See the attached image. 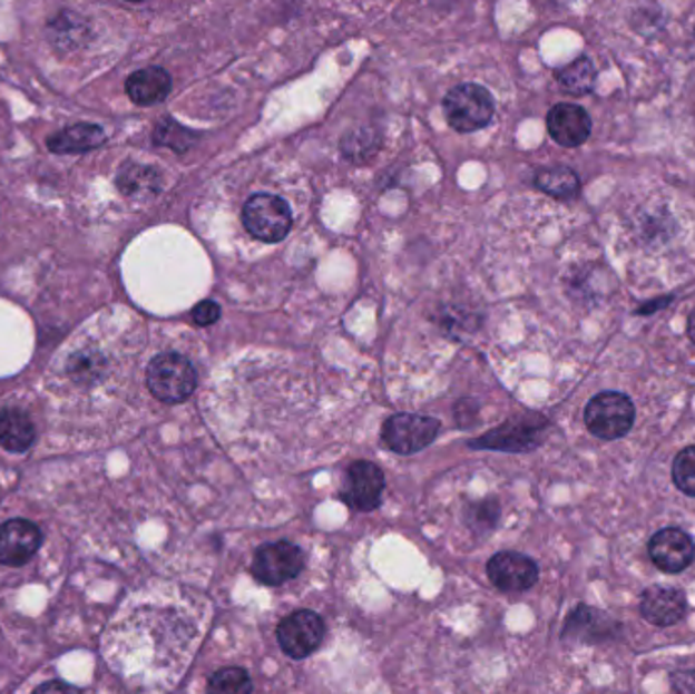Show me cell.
<instances>
[{
    "label": "cell",
    "instance_id": "5b68a950",
    "mask_svg": "<svg viewBox=\"0 0 695 694\" xmlns=\"http://www.w3.org/2000/svg\"><path fill=\"white\" fill-rule=\"evenodd\" d=\"M305 566V556L297 544L290 540L271 541L263 544L255 556L251 573L253 577L267 587H278L302 575Z\"/></svg>",
    "mask_w": 695,
    "mask_h": 694
},
{
    "label": "cell",
    "instance_id": "52a82bcc",
    "mask_svg": "<svg viewBox=\"0 0 695 694\" xmlns=\"http://www.w3.org/2000/svg\"><path fill=\"white\" fill-rule=\"evenodd\" d=\"M440 420L418 413H394L383 426V442L397 454H413L428 448L440 434Z\"/></svg>",
    "mask_w": 695,
    "mask_h": 694
},
{
    "label": "cell",
    "instance_id": "ffe728a7",
    "mask_svg": "<svg viewBox=\"0 0 695 694\" xmlns=\"http://www.w3.org/2000/svg\"><path fill=\"white\" fill-rule=\"evenodd\" d=\"M535 186L545 194L554 196V198L569 201V198L578 196L581 182L571 167L551 165V167H544L535 174Z\"/></svg>",
    "mask_w": 695,
    "mask_h": 694
},
{
    "label": "cell",
    "instance_id": "484cf974",
    "mask_svg": "<svg viewBox=\"0 0 695 694\" xmlns=\"http://www.w3.org/2000/svg\"><path fill=\"white\" fill-rule=\"evenodd\" d=\"M500 507L497 501L487 499V501H480L472 506V509L468 511V526L472 528V531H490L495 530L497 521H499Z\"/></svg>",
    "mask_w": 695,
    "mask_h": 694
},
{
    "label": "cell",
    "instance_id": "f546056e",
    "mask_svg": "<svg viewBox=\"0 0 695 694\" xmlns=\"http://www.w3.org/2000/svg\"><path fill=\"white\" fill-rule=\"evenodd\" d=\"M33 694H81L76 686L63 683V681H49V683L37 686Z\"/></svg>",
    "mask_w": 695,
    "mask_h": 694
},
{
    "label": "cell",
    "instance_id": "2e32d148",
    "mask_svg": "<svg viewBox=\"0 0 695 694\" xmlns=\"http://www.w3.org/2000/svg\"><path fill=\"white\" fill-rule=\"evenodd\" d=\"M169 92H172V76L157 66L135 71L127 80L128 98L140 107L159 105Z\"/></svg>",
    "mask_w": 695,
    "mask_h": 694
},
{
    "label": "cell",
    "instance_id": "7402d4cb",
    "mask_svg": "<svg viewBox=\"0 0 695 694\" xmlns=\"http://www.w3.org/2000/svg\"><path fill=\"white\" fill-rule=\"evenodd\" d=\"M204 694H253V681L241 666H226L209 676Z\"/></svg>",
    "mask_w": 695,
    "mask_h": 694
},
{
    "label": "cell",
    "instance_id": "3957f363",
    "mask_svg": "<svg viewBox=\"0 0 695 694\" xmlns=\"http://www.w3.org/2000/svg\"><path fill=\"white\" fill-rule=\"evenodd\" d=\"M446 120L458 133L484 129L495 117V102L487 88L478 84H460L443 98Z\"/></svg>",
    "mask_w": 695,
    "mask_h": 694
},
{
    "label": "cell",
    "instance_id": "cb8c5ba5",
    "mask_svg": "<svg viewBox=\"0 0 695 694\" xmlns=\"http://www.w3.org/2000/svg\"><path fill=\"white\" fill-rule=\"evenodd\" d=\"M88 33L84 27H81V19H78V14H71V12H61L58 14V19H53L49 25V36L53 39V43L59 48H70V46H78L81 43V36Z\"/></svg>",
    "mask_w": 695,
    "mask_h": 694
},
{
    "label": "cell",
    "instance_id": "e0dca14e",
    "mask_svg": "<svg viewBox=\"0 0 695 694\" xmlns=\"http://www.w3.org/2000/svg\"><path fill=\"white\" fill-rule=\"evenodd\" d=\"M106 141L105 130L92 123H80L59 130L47 139V147L53 154H84L100 147Z\"/></svg>",
    "mask_w": 695,
    "mask_h": 694
},
{
    "label": "cell",
    "instance_id": "d6a6232c",
    "mask_svg": "<svg viewBox=\"0 0 695 694\" xmlns=\"http://www.w3.org/2000/svg\"><path fill=\"white\" fill-rule=\"evenodd\" d=\"M694 39H695V27H694Z\"/></svg>",
    "mask_w": 695,
    "mask_h": 694
},
{
    "label": "cell",
    "instance_id": "d4e9b609",
    "mask_svg": "<svg viewBox=\"0 0 695 694\" xmlns=\"http://www.w3.org/2000/svg\"><path fill=\"white\" fill-rule=\"evenodd\" d=\"M673 481L682 493L695 497V447H687L675 457Z\"/></svg>",
    "mask_w": 695,
    "mask_h": 694
},
{
    "label": "cell",
    "instance_id": "9a60e30c",
    "mask_svg": "<svg viewBox=\"0 0 695 694\" xmlns=\"http://www.w3.org/2000/svg\"><path fill=\"white\" fill-rule=\"evenodd\" d=\"M616 627L618 625L606 613L591 609L588 605H578L574 612L569 613L561 637L566 642L594 644V642H604L615 636Z\"/></svg>",
    "mask_w": 695,
    "mask_h": 694
},
{
    "label": "cell",
    "instance_id": "83f0119b",
    "mask_svg": "<svg viewBox=\"0 0 695 694\" xmlns=\"http://www.w3.org/2000/svg\"><path fill=\"white\" fill-rule=\"evenodd\" d=\"M96 359H100V356H86V354H80V356H76L74 359V363H71V373L76 379H81L84 375H96L98 373V369H96Z\"/></svg>",
    "mask_w": 695,
    "mask_h": 694
},
{
    "label": "cell",
    "instance_id": "6da1fadb",
    "mask_svg": "<svg viewBox=\"0 0 695 694\" xmlns=\"http://www.w3.org/2000/svg\"><path fill=\"white\" fill-rule=\"evenodd\" d=\"M147 388L163 403H182L196 391V369L184 354H157L147 366Z\"/></svg>",
    "mask_w": 695,
    "mask_h": 694
},
{
    "label": "cell",
    "instance_id": "8fae6325",
    "mask_svg": "<svg viewBox=\"0 0 695 694\" xmlns=\"http://www.w3.org/2000/svg\"><path fill=\"white\" fill-rule=\"evenodd\" d=\"M649 556L663 573L675 575L694 563L695 544L684 530L665 528L650 538Z\"/></svg>",
    "mask_w": 695,
    "mask_h": 694
},
{
    "label": "cell",
    "instance_id": "30bf717a",
    "mask_svg": "<svg viewBox=\"0 0 695 694\" xmlns=\"http://www.w3.org/2000/svg\"><path fill=\"white\" fill-rule=\"evenodd\" d=\"M488 578L502 593L529 590L539 578V566L521 553L495 554L487 566Z\"/></svg>",
    "mask_w": 695,
    "mask_h": 694
},
{
    "label": "cell",
    "instance_id": "8992f818",
    "mask_svg": "<svg viewBox=\"0 0 695 694\" xmlns=\"http://www.w3.org/2000/svg\"><path fill=\"white\" fill-rule=\"evenodd\" d=\"M549 422L539 413L509 420L470 442L472 448L482 450H502V452H529L544 442L545 430Z\"/></svg>",
    "mask_w": 695,
    "mask_h": 694
},
{
    "label": "cell",
    "instance_id": "ac0fdd59",
    "mask_svg": "<svg viewBox=\"0 0 695 694\" xmlns=\"http://www.w3.org/2000/svg\"><path fill=\"white\" fill-rule=\"evenodd\" d=\"M36 442V426L21 410H0V447L9 452H25Z\"/></svg>",
    "mask_w": 695,
    "mask_h": 694
},
{
    "label": "cell",
    "instance_id": "7a4b0ae2",
    "mask_svg": "<svg viewBox=\"0 0 695 694\" xmlns=\"http://www.w3.org/2000/svg\"><path fill=\"white\" fill-rule=\"evenodd\" d=\"M635 416V403L628 395L620 391H603L588 401L584 422L596 438L618 440L633 430Z\"/></svg>",
    "mask_w": 695,
    "mask_h": 694
},
{
    "label": "cell",
    "instance_id": "7c38bea8",
    "mask_svg": "<svg viewBox=\"0 0 695 694\" xmlns=\"http://www.w3.org/2000/svg\"><path fill=\"white\" fill-rule=\"evenodd\" d=\"M43 541L41 530L27 519H11L0 526V563L23 566L36 556Z\"/></svg>",
    "mask_w": 695,
    "mask_h": 694
},
{
    "label": "cell",
    "instance_id": "4dcf8cb0",
    "mask_svg": "<svg viewBox=\"0 0 695 694\" xmlns=\"http://www.w3.org/2000/svg\"><path fill=\"white\" fill-rule=\"evenodd\" d=\"M672 302L673 297H660V300H657L655 304H645V306L638 310V314H650V312H657L655 307L667 306V304H672Z\"/></svg>",
    "mask_w": 695,
    "mask_h": 694
},
{
    "label": "cell",
    "instance_id": "1f68e13d",
    "mask_svg": "<svg viewBox=\"0 0 695 694\" xmlns=\"http://www.w3.org/2000/svg\"><path fill=\"white\" fill-rule=\"evenodd\" d=\"M687 336H689V341L695 344V310L689 314V319H687Z\"/></svg>",
    "mask_w": 695,
    "mask_h": 694
},
{
    "label": "cell",
    "instance_id": "9c48e42d",
    "mask_svg": "<svg viewBox=\"0 0 695 694\" xmlns=\"http://www.w3.org/2000/svg\"><path fill=\"white\" fill-rule=\"evenodd\" d=\"M384 472L371 460H356L348 467L340 499L354 511H374L383 501Z\"/></svg>",
    "mask_w": 695,
    "mask_h": 694
},
{
    "label": "cell",
    "instance_id": "277c9868",
    "mask_svg": "<svg viewBox=\"0 0 695 694\" xmlns=\"http://www.w3.org/2000/svg\"><path fill=\"white\" fill-rule=\"evenodd\" d=\"M243 223L251 235L263 243H278L290 235L291 208L287 202L273 194H255L244 204Z\"/></svg>",
    "mask_w": 695,
    "mask_h": 694
},
{
    "label": "cell",
    "instance_id": "4fadbf2b",
    "mask_svg": "<svg viewBox=\"0 0 695 694\" xmlns=\"http://www.w3.org/2000/svg\"><path fill=\"white\" fill-rule=\"evenodd\" d=\"M547 130L557 145L574 149L590 139L591 118L578 105L561 102L549 110Z\"/></svg>",
    "mask_w": 695,
    "mask_h": 694
},
{
    "label": "cell",
    "instance_id": "f1b7e54d",
    "mask_svg": "<svg viewBox=\"0 0 695 694\" xmlns=\"http://www.w3.org/2000/svg\"><path fill=\"white\" fill-rule=\"evenodd\" d=\"M673 686L679 693L695 694V668L694 671H679L673 674Z\"/></svg>",
    "mask_w": 695,
    "mask_h": 694
},
{
    "label": "cell",
    "instance_id": "44dd1931",
    "mask_svg": "<svg viewBox=\"0 0 695 694\" xmlns=\"http://www.w3.org/2000/svg\"><path fill=\"white\" fill-rule=\"evenodd\" d=\"M556 80L559 86L574 96L590 95L596 84V68L590 58L581 56L574 59L568 66L556 70Z\"/></svg>",
    "mask_w": 695,
    "mask_h": 694
},
{
    "label": "cell",
    "instance_id": "d6986e66",
    "mask_svg": "<svg viewBox=\"0 0 695 694\" xmlns=\"http://www.w3.org/2000/svg\"><path fill=\"white\" fill-rule=\"evenodd\" d=\"M116 186L130 198H143L157 194L161 188V176L155 167L139 164H125L116 176Z\"/></svg>",
    "mask_w": 695,
    "mask_h": 694
},
{
    "label": "cell",
    "instance_id": "ba28073f",
    "mask_svg": "<svg viewBox=\"0 0 695 694\" xmlns=\"http://www.w3.org/2000/svg\"><path fill=\"white\" fill-rule=\"evenodd\" d=\"M324 619L310 609L291 613L277 627L278 646L293 659L312 656L324 642Z\"/></svg>",
    "mask_w": 695,
    "mask_h": 694
},
{
    "label": "cell",
    "instance_id": "603a6c76",
    "mask_svg": "<svg viewBox=\"0 0 695 694\" xmlns=\"http://www.w3.org/2000/svg\"><path fill=\"white\" fill-rule=\"evenodd\" d=\"M153 141L167 149H174L175 154H186L187 149L197 141V135L194 130L175 123L174 118H163L153 130Z\"/></svg>",
    "mask_w": 695,
    "mask_h": 694
},
{
    "label": "cell",
    "instance_id": "4316f807",
    "mask_svg": "<svg viewBox=\"0 0 695 694\" xmlns=\"http://www.w3.org/2000/svg\"><path fill=\"white\" fill-rule=\"evenodd\" d=\"M221 306L212 300H204L199 302L194 310H192V320L196 322L197 326H212L214 322H218L221 319Z\"/></svg>",
    "mask_w": 695,
    "mask_h": 694
},
{
    "label": "cell",
    "instance_id": "5bb4252c",
    "mask_svg": "<svg viewBox=\"0 0 695 694\" xmlns=\"http://www.w3.org/2000/svg\"><path fill=\"white\" fill-rule=\"evenodd\" d=\"M685 612L687 599L684 590L669 585H653L640 597V615L645 617V622L657 627H669L682 622Z\"/></svg>",
    "mask_w": 695,
    "mask_h": 694
}]
</instances>
